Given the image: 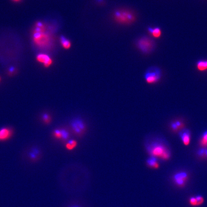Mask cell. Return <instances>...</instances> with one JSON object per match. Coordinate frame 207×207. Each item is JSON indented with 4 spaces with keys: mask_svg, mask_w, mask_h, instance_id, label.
<instances>
[{
    "mask_svg": "<svg viewBox=\"0 0 207 207\" xmlns=\"http://www.w3.org/2000/svg\"><path fill=\"white\" fill-rule=\"evenodd\" d=\"M145 147L150 156L164 161L168 160L170 158V148L168 143L164 138L157 137L151 139L147 142Z\"/></svg>",
    "mask_w": 207,
    "mask_h": 207,
    "instance_id": "cell-1",
    "label": "cell"
},
{
    "mask_svg": "<svg viewBox=\"0 0 207 207\" xmlns=\"http://www.w3.org/2000/svg\"><path fill=\"white\" fill-rule=\"evenodd\" d=\"M45 28L41 22L37 23L34 32V40L35 43L40 47H50L51 43L50 34L46 33Z\"/></svg>",
    "mask_w": 207,
    "mask_h": 207,
    "instance_id": "cell-2",
    "label": "cell"
},
{
    "mask_svg": "<svg viewBox=\"0 0 207 207\" xmlns=\"http://www.w3.org/2000/svg\"><path fill=\"white\" fill-rule=\"evenodd\" d=\"M112 17L116 23L122 25H130L136 20V17L134 12L126 9L116 10L113 13Z\"/></svg>",
    "mask_w": 207,
    "mask_h": 207,
    "instance_id": "cell-3",
    "label": "cell"
},
{
    "mask_svg": "<svg viewBox=\"0 0 207 207\" xmlns=\"http://www.w3.org/2000/svg\"><path fill=\"white\" fill-rule=\"evenodd\" d=\"M137 47L142 53H151L155 47L153 40L148 37H142L139 39L136 43Z\"/></svg>",
    "mask_w": 207,
    "mask_h": 207,
    "instance_id": "cell-4",
    "label": "cell"
},
{
    "mask_svg": "<svg viewBox=\"0 0 207 207\" xmlns=\"http://www.w3.org/2000/svg\"><path fill=\"white\" fill-rule=\"evenodd\" d=\"M162 76V72L158 67L152 66L147 70L144 75L145 81L149 84L157 83Z\"/></svg>",
    "mask_w": 207,
    "mask_h": 207,
    "instance_id": "cell-5",
    "label": "cell"
},
{
    "mask_svg": "<svg viewBox=\"0 0 207 207\" xmlns=\"http://www.w3.org/2000/svg\"><path fill=\"white\" fill-rule=\"evenodd\" d=\"M188 178V173L184 171H181L174 174L172 177V180L177 187H184L187 183Z\"/></svg>",
    "mask_w": 207,
    "mask_h": 207,
    "instance_id": "cell-6",
    "label": "cell"
},
{
    "mask_svg": "<svg viewBox=\"0 0 207 207\" xmlns=\"http://www.w3.org/2000/svg\"><path fill=\"white\" fill-rule=\"evenodd\" d=\"M71 128L73 133L76 135L80 136L84 133L85 130V124L83 120L79 118L73 119L71 121Z\"/></svg>",
    "mask_w": 207,
    "mask_h": 207,
    "instance_id": "cell-7",
    "label": "cell"
},
{
    "mask_svg": "<svg viewBox=\"0 0 207 207\" xmlns=\"http://www.w3.org/2000/svg\"><path fill=\"white\" fill-rule=\"evenodd\" d=\"M180 138L183 144L186 146L190 144L191 141V132L190 130L187 128H183L179 131V133Z\"/></svg>",
    "mask_w": 207,
    "mask_h": 207,
    "instance_id": "cell-8",
    "label": "cell"
},
{
    "mask_svg": "<svg viewBox=\"0 0 207 207\" xmlns=\"http://www.w3.org/2000/svg\"><path fill=\"white\" fill-rule=\"evenodd\" d=\"M37 61L43 64L46 67H49L52 63V59L48 55L45 54H39L37 57Z\"/></svg>",
    "mask_w": 207,
    "mask_h": 207,
    "instance_id": "cell-9",
    "label": "cell"
},
{
    "mask_svg": "<svg viewBox=\"0 0 207 207\" xmlns=\"http://www.w3.org/2000/svg\"><path fill=\"white\" fill-rule=\"evenodd\" d=\"M157 158L154 156H150V157L146 160L147 165L151 168L158 169L159 167V164L158 162Z\"/></svg>",
    "mask_w": 207,
    "mask_h": 207,
    "instance_id": "cell-10",
    "label": "cell"
},
{
    "mask_svg": "<svg viewBox=\"0 0 207 207\" xmlns=\"http://www.w3.org/2000/svg\"><path fill=\"white\" fill-rule=\"evenodd\" d=\"M11 130L8 128H2L0 130V141H5L11 136Z\"/></svg>",
    "mask_w": 207,
    "mask_h": 207,
    "instance_id": "cell-11",
    "label": "cell"
},
{
    "mask_svg": "<svg viewBox=\"0 0 207 207\" xmlns=\"http://www.w3.org/2000/svg\"><path fill=\"white\" fill-rule=\"evenodd\" d=\"M148 31L151 34L154 38H160L162 35L161 30L158 27L154 28H148Z\"/></svg>",
    "mask_w": 207,
    "mask_h": 207,
    "instance_id": "cell-12",
    "label": "cell"
},
{
    "mask_svg": "<svg viewBox=\"0 0 207 207\" xmlns=\"http://www.w3.org/2000/svg\"><path fill=\"white\" fill-rule=\"evenodd\" d=\"M60 42L62 47L66 50H69L71 47V41L63 35L60 38Z\"/></svg>",
    "mask_w": 207,
    "mask_h": 207,
    "instance_id": "cell-13",
    "label": "cell"
},
{
    "mask_svg": "<svg viewBox=\"0 0 207 207\" xmlns=\"http://www.w3.org/2000/svg\"><path fill=\"white\" fill-rule=\"evenodd\" d=\"M197 68L199 71L207 70V60H200L197 63Z\"/></svg>",
    "mask_w": 207,
    "mask_h": 207,
    "instance_id": "cell-14",
    "label": "cell"
},
{
    "mask_svg": "<svg viewBox=\"0 0 207 207\" xmlns=\"http://www.w3.org/2000/svg\"><path fill=\"white\" fill-rule=\"evenodd\" d=\"M77 142L74 140H70L66 144V148L68 150H72L76 147Z\"/></svg>",
    "mask_w": 207,
    "mask_h": 207,
    "instance_id": "cell-15",
    "label": "cell"
},
{
    "mask_svg": "<svg viewBox=\"0 0 207 207\" xmlns=\"http://www.w3.org/2000/svg\"><path fill=\"white\" fill-rule=\"evenodd\" d=\"M200 144L203 147H206L207 146V131L204 132L202 135L200 140Z\"/></svg>",
    "mask_w": 207,
    "mask_h": 207,
    "instance_id": "cell-16",
    "label": "cell"
},
{
    "mask_svg": "<svg viewBox=\"0 0 207 207\" xmlns=\"http://www.w3.org/2000/svg\"><path fill=\"white\" fill-rule=\"evenodd\" d=\"M61 139L63 141H66L68 139L70 136L69 132L68 131L65 129L61 130Z\"/></svg>",
    "mask_w": 207,
    "mask_h": 207,
    "instance_id": "cell-17",
    "label": "cell"
},
{
    "mask_svg": "<svg viewBox=\"0 0 207 207\" xmlns=\"http://www.w3.org/2000/svg\"><path fill=\"white\" fill-rule=\"evenodd\" d=\"M39 154V152L37 149H35L33 150L31 153H30V157L32 160H35L38 158V155Z\"/></svg>",
    "mask_w": 207,
    "mask_h": 207,
    "instance_id": "cell-18",
    "label": "cell"
},
{
    "mask_svg": "<svg viewBox=\"0 0 207 207\" xmlns=\"http://www.w3.org/2000/svg\"><path fill=\"white\" fill-rule=\"evenodd\" d=\"M196 201H197V206H200L204 202V198L201 196H196Z\"/></svg>",
    "mask_w": 207,
    "mask_h": 207,
    "instance_id": "cell-19",
    "label": "cell"
},
{
    "mask_svg": "<svg viewBox=\"0 0 207 207\" xmlns=\"http://www.w3.org/2000/svg\"><path fill=\"white\" fill-rule=\"evenodd\" d=\"M205 147H203L198 150L197 152V154L199 157L205 158Z\"/></svg>",
    "mask_w": 207,
    "mask_h": 207,
    "instance_id": "cell-20",
    "label": "cell"
},
{
    "mask_svg": "<svg viewBox=\"0 0 207 207\" xmlns=\"http://www.w3.org/2000/svg\"><path fill=\"white\" fill-rule=\"evenodd\" d=\"M53 134H54V136L56 138L58 139H61V130L57 129V130H55Z\"/></svg>",
    "mask_w": 207,
    "mask_h": 207,
    "instance_id": "cell-21",
    "label": "cell"
},
{
    "mask_svg": "<svg viewBox=\"0 0 207 207\" xmlns=\"http://www.w3.org/2000/svg\"><path fill=\"white\" fill-rule=\"evenodd\" d=\"M43 120L45 123L48 124L50 122L51 118H50V116L49 115L46 113V114H43Z\"/></svg>",
    "mask_w": 207,
    "mask_h": 207,
    "instance_id": "cell-22",
    "label": "cell"
},
{
    "mask_svg": "<svg viewBox=\"0 0 207 207\" xmlns=\"http://www.w3.org/2000/svg\"><path fill=\"white\" fill-rule=\"evenodd\" d=\"M170 128L173 131H178V130H179V128H178V127L177 126L176 124L175 121H173L172 122H171V123Z\"/></svg>",
    "mask_w": 207,
    "mask_h": 207,
    "instance_id": "cell-23",
    "label": "cell"
},
{
    "mask_svg": "<svg viewBox=\"0 0 207 207\" xmlns=\"http://www.w3.org/2000/svg\"><path fill=\"white\" fill-rule=\"evenodd\" d=\"M190 204L192 206H197V201H196V198L194 197H192L190 198Z\"/></svg>",
    "mask_w": 207,
    "mask_h": 207,
    "instance_id": "cell-24",
    "label": "cell"
},
{
    "mask_svg": "<svg viewBox=\"0 0 207 207\" xmlns=\"http://www.w3.org/2000/svg\"><path fill=\"white\" fill-rule=\"evenodd\" d=\"M13 1L16 2H17L20 1V0H13Z\"/></svg>",
    "mask_w": 207,
    "mask_h": 207,
    "instance_id": "cell-25",
    "label": "cell"
},
{
    "mask_svg": "<svg viewBox=\"0 0 207 207\" xmlns=\"http://www.w3.org/2000/svg\"><path fill=\"white\" fill-rule=\"evenodd\" d=\"M78 207V206H72V207Z\"/></svg>",
    "mask_w": 207,
    "mask_h": 207,
    "instance_id": "cell-26",
    "label": "cell"
},
{
    "mask_svg": "<svg viewBox=\"0 0 207 207\" xmlns=\"http://www.w3.org/2000/svg\"><path fill=\"white\" fill-rule=\"evenodd\" d=\"M0 80H1V78H0Z\"/></svg>",
    "mask_w": 207,
    "mask_h": 207,
    "instance_id": "cell-27",
    "label": "cell"
}]
</instances>
